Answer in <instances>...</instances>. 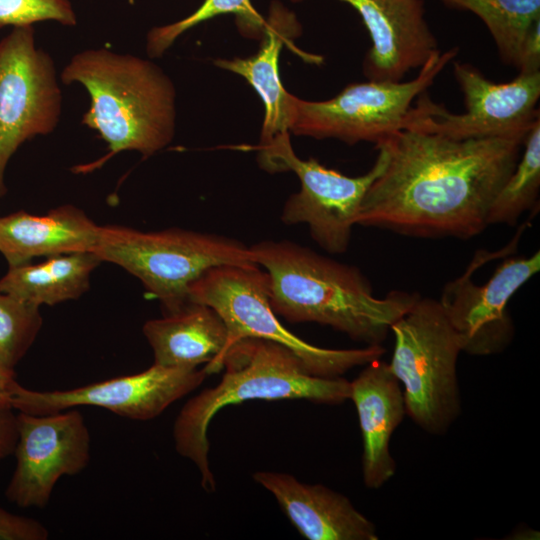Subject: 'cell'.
Returning a JSON list of instances; mask_svg holds the SVG:
<instances>
[{
  "label": "cell",
  "mask_w": 540,
  "mask_h": 540,
  "mask_svg": "<svg viewBox=\"0 0 540 540\" xmlns=\"http://www.w3.org/2000/svg\"><path fill=\"white\" fill-rule=\"evenodd\" d=\"M526 136L457 140L407 129L388 135L378 142L387 164L366 192L356 225L426 238L480 234Z\"/></svg>",
  "instance_id": "cell-1"
},
{
  "label": "cell",
  "mask_w": 540,
  "mask_h": 540,
  "mask_svg": "<svg viewBox=\"0 0 540 540\" xmlns=\"http://www.w3.org/2000/svg\"><path fill=\"white\" fill-rule=\"evenodd\" d=\"M249 249L252 261L269 275L276 315L330 326L366 345H382L392 324L420 297L404 291L375 297L357 267L287 240H264Z\"/></svg>",
  "instance_id": "cell-2"
},
{
  "label": "cell",
  "mask_w": 540,
  "mask_h": 540,
  "mask_svg": "<svg viewBox=\"0 0 540 540\" xmlns=\"http://www.w3.org/2000/svg\"><path fill=\"white\" fill-rule=\"evenodd\" d=\"M221 381L188 400L173 426L176 451L191 460L201 475V486L216 489L209 465L208 428L215 415L228 405L249 400H307L341 404L350 399L345 378L311 375L288 348L273 341L246 337L233 342L221 359Z\"/></svg>",
  "instance_id": "cell-3"
},
{
  "label": "cell",
  "mask_w": 540,
  "mask_h": 540,
  "mask_svg": "<svg viewBox=\"0 0 540 540\" xmlns=\"http://www.w3.org/2000/svg\"><path fill=\"white\" fill-rule=\"evenodd\" d=\"M61 81L79 83L90 96L82 123L98 132L109 153L98 167L121 151L148 158L165 148L175 134L176 91L155 63L106 48L76 53L64 67Z\"/></svg>",
  "instance_id": "cell-4"
},
{
  "label": "cell",
  "mask_w": 540,
  "mask_h": 540,
  "mask_svg": "<svg viewBox=\"0 0 540 540\" xmlns=\"http://www.w3.org/2000/svg\"><path fill=\"white\" fill-rule=\"evenodd\" d=\"M390 368L403 387L406 414L425 432L445 434L461 413L459 337L438 300L419 297L391 328Z\"/></svg>",
  "instance_id": "cell-5"
},
{
  "label": "cell",
  "mask_w": 540,
  "mask_h": 540,
  "mask_svg": "<svg viewBox=\"0 0 540 540\" xmlns=\"http://www.w3.org/2000/svg\"><path fill=\"white\" fill-rule=\"evenodd\" d=\"M103 261L124 268L157 298L166 313L188 300L190 284L208 269L254 263L248 246L232 238L184 229L143 232L100 226L93 250Z\"/></svg>",
  "instance_id": "cell-6"
},
{
  "label": "cell",
  "mask_w": 540,
  "mask_h": 540,
  "mask_svg": "<svg viewBox=\"0 0 540 540\" xmlns=\"http://www.w3.org/2000/svg\"><path fill=\"white\" fill-rule=\"evenodd\" d=\"M188 300L206 304L220 315L228 331L226 349L246 337L273 341L292 351L314 376L341 377L354 367L380 359L386 352L382 345L322 348L297 337L273 311L269 275L255 263L208 269L190 284Z\"/></svg>",
  "instance_id": "cell-7"
},
{
  "label": "cell",
  "mask_w": 540,
  "mask_h": 540,
  "mask_svg": "<svg viewBox=\"0 0 540 540\" xmlns=\"http://www.w3.org/2000/svg\"><path fill=\"white\" fill-rule=\"evenodd\" d=\"M457 54V47L437 51L417 77L406 82L351 83L324 101H307L289 93L288 130L297 136L334 138L350 145L363 141L376 144L405 128L413 101Z\"/></svg>",
  "instance_id": "cell-8"
},
{
  "label": "cell",
  "mask_w": 540,
  "mask_h": 540,
  "mask_svg": "<svg viewBox=\"0 0 540 540\" xmlns=\"http://www.w3.org/2000/svg\"><path fill=\"white\" fill-rule=\"evenodd\" d=\"M375 146V163L357 177L329 169L314 158L300 159L292 148L289 132L255 148L263 169L271 173L292 171L299 179L300 190L287 199L281 220L288 225L306 224L321 248L342 254L348 249L364 196L387 164L385 147L380 143Z\"/></svg>",
  "instance_id": "cell-9"
},
{
  "label": "cell",
  "mask_w": 540,
  "mask_h": 540,
  "mask_svg": "<svg viewBox=\"0 0 540 540\" xmlns=\"http://www.w3.org/2000/svg\"><path fill=\"white\" fill-rule=\"evenodd\" d=\"M453 72L466 112L453 114L423 92L404 129L457 140L508 137L527 135L540 118V71L519 72L507 83L492 82L468 63L454 62Z\"/></svg>",
  "instance_id": "cell-10"
},
{
  "label": "cell",
  "mask_w": 540,
  "mask_h": 540,
  "mask_svg": "<svg viewBox=\"0 0 540 540\" xmlns=\"http://www.w3.org/2000/svg\"><path fill=\"white\" fill-rule=\"evenodd\" d=\"M61 112L53 59L36 47L32 25L13 27L0 40V197L10 158L25 141L53 132Z\"/></svg>",
  "instance_id": "cell-11"
},
{
  "label": "cell",
  "mask_w": 540,
  "mask_h": 540,
  "mask_svg": "<svg viewBox=\"0 0 540 540\" xmlns=\"http://www.w3.org/2000/svg\"><path fill=\"white\" fill-rule=\"evenodd\" d=\"M521 233L518 231L504 249L477 253L465 273L443 288L438 301L459 337L462 352L474 356L498 354L514 338V325L507 306L516 291L539 272V251L530 256L505 259L485 284H476L472 276L487 261L512 251Z\"/></svg>",
  "instance_id": "cell-12"
},
{
  "label": "cell",
  "mask_w": 540,
  "mask_h": 540,
  "mask_svg": "<svg viewBox=\"0 0 540 540\" xmlns=\"http://www.w3.org/2000/svg\"><path fill=\"white\" fill-rule=\"evenodd\" d=\"M16 418V466L5 496L21 508H44L62 476L78 474L88 465L90 433L77 409L46 415L18 412Z\"/></svg>",
  "instance_id": "cell-13"
},
{
  "label": "cell",
  "mask_w": 540,
  "mask_h": 540,
  "mask_svg": "<svg viewBox=\"0 0 540 540\" xmlns=\"http://www.w3.org/2000/svg\"><path fill=\"white\" fill-rule=\"evenodd\" d=\"M209 374L198 368L153 364L145 371L69 390L34 391L20 386L12 408L33 415L97 406L133 420H150L195 390Z\"/></svg>",
  "instance_id": "cell-14"
},
{
  "label": "cell",
  "mask_w": 540,
  "mask_h": 540,
  "mask_svg": "<svg viewBox=\"0 0 540 540\" xmlns=\"http://www.w3.org/2000/svg\"><path fill=\"white\" fill-rule=\"evenodd\" d=\"M339 1L358 12L371 37L372 46L363 63L368 80L402 81L439 51L422 0Z\"/></svg>",
  "instance_id": "cell-15"
},
{
  "label": "cell",
  "mask_w": 540,
  "mask_h": 540,
  "mask_svg": "<svg viewBox=\"0 0 540 540\" xmlns=\"http://www.w3.org/2000/svg\"><path fill=\"white\" fill-rule=\"evenodd\" d=\"M363 439L362 476L368 489H379L396 472L390 440L405 414L403 390L390 365L380 359L365 365L350 382Z\"/></svg>",
  "instance_id": "cell-16"
},
{
  "label": "cell",
  "mask_w": 540,
  "mask_h": 540,
  "mask_svg": "<svg viewBox=\"0 0 540 540\" xmlns=\"http://www.w3.org/2000/svg\"><path fill=\"white\" fill-rule=\"evenodd\" d=\"M255 482L268 490L308 540H377L375 525L343 494L291 474L257 471Z\"/></svg>",
  "instance_id": "cell-17"
},
{
  "label": "cell",
  "mask_w": 540,
  "mask_h": 540,
  "mask_svg": "<svg viewBox=\"0 0 540 540\" xmlns=\"http://www.w3.org/2000/svg\"><path fill=\"white\" fill-rule=\"evenodd\" d=\"M154 353V364L171 368L204 367L209 375L222 370L228 342L223 319L210 306L188 301L178 310L143 326Z\"/></svg>",
  "instance_id": "cell-18"
},
{
  "label": "cell",
  "mask_w": 540,
  "mask_h": 540,
  "mask_svg": "<svg viewBox=\"0 0 540 540\" xmlns=\"http://www.w3.org/2000/svg\"><path fill=\"white\" fill-rule=\"evenodd\" d=\"M100 226L72 205L43 216L24 211L0 217V253L9 267L30 263L34 257L94 250Z\"/></svg>",
  "instance_id": "cell-19"
},
{
  "label": "cell",
  "mask_w": 540,
  "mask_h": 540,
  "mask_svg": "<svg viewBox=\"0 0 540 540\" xmlns=\"http://www.w3.org/2000/svg\"><path fill=\"white\" fill-rule=\"evenodd\" d=\"M299 31L300 25L295 15L280 3H273L265 20L262 43L257 53L248 58L217 59L214 62L217 67L246 79L259 94L265 109L259 145L268 143L278 134L289 132V92L280 79L279 55L284 43H288Z\"/></svg>",
  "instance_id": "cell-20"
},
{
  "label": "cell",
  "mask_w": 540,
  "mask_h": 540,
  "mask_svg": "<svg viewBox=\"0 0 540 540\" xmlns=\"http://www.w3.org/2000/svg\"><path fill=\"white\" fill-rule=\"evenodd\" d=\"M102 260L92 251L48 257L38 264L9 267L0 290L29 305H55L76 299L89 288L90 275Z\"/></svg>",
  "instance_id": "cell-21"
},
{
  "label": "cell",
  "mask_w": 540,
  "mask_h": 540,
  "mask_svg": "<svg viewBox=\"0 0 540 540\" xmlns=\"http://www.w3.org/2000/svg\"><path fill=\"white\" fill-rule=\"evenodd\" d=\"M445 5L468 10L486 25L501 60L516 68L524 43L540 21V0H441Z\"/></svg>",
  "instance_id": "cell-22"
},
{
  "label": "cell",
  "mask_w": 540,
  "mask_h": 540,
  "mask_svg": "<svg viewBox=\"0 0 540 540\" xmlns=\"http://www.w3.org/2000/svg\"><path fill=\"white\" fill-rule=\"evenodd\" d=\"M524 151L515 168L494 197L487 224L514 225L520 216L538 208L540 189V118L528 132Z\"/></svg>",
  "instance_id": "cell-23"
},
{
  "label": "cell",
  "mask_w": 540,
  "mask_h": 540,
  "mask_svg": "<svg viewBox=\"0 0 540 540\" xmlns=\"http://www.w3.org/2000/svg\"><path fill=\"white\" fill-rule=\"evenodd\" d=\"M233 14L239 29L246 35L261 37L265 19L255 10L250 0H204L187 17L171 24L152 28L147 34L146 50L150 57H160L187 30L213 17Z\"/></svg>",
  "instance_id": "cell-24"
},
{
  "label": "cell",
  "mask_w": 540,
  "mask_h": 540,
  "mask_svg": "<svg viewBox=\"0 0 540 540\" xmlns=\"http://www.w3.org/2000/svg\"><path fill=\"white\" fill-rule=\"evenodd\" d=\"M42 323L39 307L0 290V363L14 369L32 346Z\"/></svg>",
  "instance_id": "cell-25"
},
{
  "label": "cell",
  "mask_w": 540,
  "mask_h": 540,
  "mask_svg": "<svg viewBox=\"0 0 540 540\" xmlns=\"http://www.w3.org/2000/svg\"><path fill=\"white\" fill-rule=\"evenodd\" d=\"M56 21L65 26L77 23L69 0H0V28L27 26L40 21Z\"/></svg>",
  "instance_id": "cell-26"
},
{
  "label": "cell",
  "mask_w": 540,
  "mask_h": 540,
  "mask_svg": "<svg viewBox=\"0 0 540 540\" xmlns=\"http://www.w3.org/2000/svg\"><path fill=\"white\" fill-rule=\"evenodd\" d=\"M48 529L38 520L9 512L0 506V540H46Z\"/></svg>",
  "instance_id": "cell-27"
},
{
  "label": "cell",
  "mask_w": 540,
  "mask_h": 540,
  "mask_svg": "<svg viewBox=\"0 0 540 540\" xmlns=\"http://www.w3.org/2000/svg\"><path fill=\"white\" fill-rule=\"evenodd\" d=\"M13 408L0 404V462L14 453L17 442V418Z\"/></svg>",
  "instance_id": "cell-28"
},
{
  "label": "cell",
  "mask_w": 540,
  "mask_h": 540,
  "mask_svg": "<svg viewBox=\"0 0 540 540\" xmlns=\"http://www.w3.org/2000/svg\"><path fill=\"white\" fill-rule=\"evenodd\" d=\"M517 69L525 73L540 71V21L533 26L524 43Z\"/></svg>",
  "instance_id": "cell-29"
},
{
  "label": "cell",
  "mask_w": 540,
  "mask_h": 540,
  "mask_svg": "<svg viewBox=\"0 0 540 540\" xmlns=\"http://www.w3.org/2000/svg\"><path fill=\"white\" fill-rule=\"evenodd\" d=\"M15 372L0 363V404L12 408L20 384L16 381Z\"/></svg>",
  "instance_id": "cell-30"
}]
</instances>
